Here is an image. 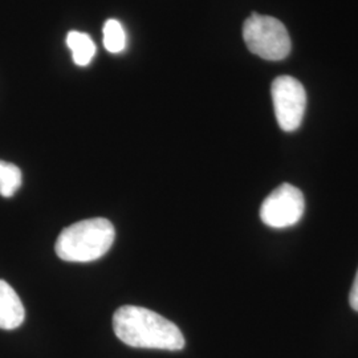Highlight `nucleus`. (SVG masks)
<instances>
[{"label":"nucleus","instance_id":"nucleus-1","mask_svg":"<svg viewBox=\"0 0 358 358\" xmlns=\"http://www.w3.org/2000/svg\"><path fill=\"white\" fill-rule=\"evenodd\" d=\"M113 329L118 340L133 348L173 352L185 348V337L178 327L148 308H118L113 316Z\"/></svg>","mask_w":358,"mask_h":358},{"label":"nucleus","instance_id":"nucleus-2","mask_svg":"<svg viewBox=\"0 0 358 358\" xmlns=\"http://www.w3.org/2000/svg\"><path fill=\"white\" fill-rule=\"evenodd\" d=\"M115 236V227L108 219L93 217L62 231L55 250L65 262L88 263L103 257L113 245Z\"/></svg>","mask_w":358,"mask_h":358},{"label":"nucleus","instance_id":"nucleus-3","mask_svg":"<svg viewBox=\"0 0 358 358\" xmlns=\"http://www.w3.org/2000/svg\"><path fill=\"white\" fill-rule=\"evenodd\" d=\"M245 45L256 56L280 62L291 52V38L285 26L272 16L252 13L243 26Z\"/></svg>","mask_w":358,"mask_h":358},{"label":"nucleus","instance_id":"nucleus-4","mask_svg":"<svg viewBox=\"0 0 358 358\" xmlns=\"http://www.w3.org/2000/svg\"><path fill=\"white\" fill-rule=\"evenodd\" d=\"M275 115L284 131L300 128L307 109V93L303 84L292 76L278 77L271 87Z\"/></svg>","mask_w":358,"mask_h":358},{"label":"nucleus","instance_id":"nucleus-5","mask_svg":"<svg viewBox=\"0 0 358 358\" xmlns=\"http://www.w3.org/2000/svg\"><path fill=\"white\" fill-rule=\"evenodd\" d=\"M306 199L300 189L282 183L269 194L260 207V219L272 229H287L304 215Z\"/></svg>","mask_w":358,"mask_h":358},{"label":"nucleus","instance_id":"nucleus-6","mask_svg":"<svg viewBox=\"0 0 358 358\" xmlns=\"http://www.w3.org/2000/svg\"><path fill=\"white\" fill-rule=\"evenodd\" d=\"M26 319V309L13 287L0 279V329L13 331Z\"/></svg>","mask_w":358,"mask_h":358},{"label":"nucleus","instance_id":"nucleus-7","mask_svg":"<svg viewBox=\"0 0 358 358\" xmlns=\"http://www.w3.org/2000/svg\"><path fill=\"white\" fill-rule=\"evenodd\" d=\"M66 45L72 51L73 62L78 66H87L90 64L96 53V45L93 40L84 32H69L66 36Z\"/></svg>","mask_w":358,"mask_h":358},{"label":"nucleus","instance_id":"nucleus-8","mask_svg":"<svg viewBox=\"0 0 358 358\" xmlns=\"http://www.w3.org/2000/svg\"><path fill=\"white\" fill-rule=\"evenodd\" d=\"M22 186L20 169L0 159V195L3 198H11Z\"/></svg>","mask_w":358,"mask_h":358},{"label":"nucleus","instance_id":"nucleus-9","mask_svg":"<svg viewBox=\"0 0 358 358\" xmlns=\"http://www.w3.org/2000/svg\"><path fill=\"white\" fill-rule=\"evenodd\" d=\"M103 47L110 53H120L127 47L124 27L115 19H109L103 26Z\"/></svg>","mask_w":358,"mask_h":358},{"label":"nucleus","instance_id":"nucleus-10","mask_svg":"<svg viewBox=\"0 0 358 358\" xmlns=\"http://www.w3.org/2000/svg\"><path fill=\"white\" fill-rule=\"evenodd\" d=\"M349 303H350V307L358 312V269L355 282L352 285V289H350V294H349Z\"/></svg>","mask_w":358,"mask_h":358}]
</instances>
